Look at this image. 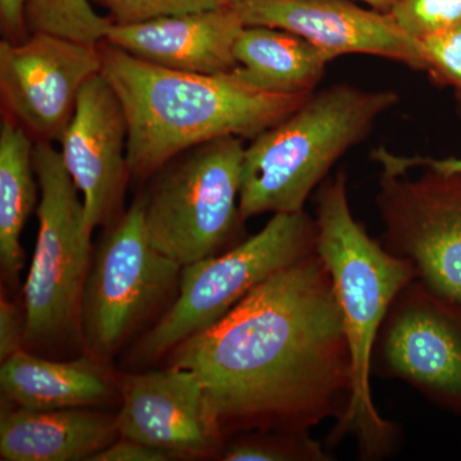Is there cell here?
<instances>
[{"label":"cell","mask_w":461,"mask_h":461,"mask_svg":"<svg viewBox=\"0 0 461 461\" xmlns=\"http://www.w3.org/2000/svg\"><path fill=\"white\" fill-rule=\"evenodd\" d=\"M169 354L172 366L198 375L223 444L257 430L309 432L338 420L350 399L348 336L317 251L273 273Z\"/></svg>","instance_id":"obj_1"},{"label":"cell","mask_w":461,"mask_h":461,"mask_svg":"<svg viewBox=\"0 0 461 461\" xmlns=\"http://www.w3.org/2000/svg\"><path fill=\"white\" fill-rule=\"evenodd\" d=\"M102 75L122 103L131 178L148 181L184 151L224 138L254 139L296 111L309 95L267 93L230 72L176 71L99 44Z\"/></svg>","instance_id":"obj_2"},{"label":"cell","mask_w":461,"mask_h":461,"mask_svg":"<svg viewBox=\"0 0 461 461\" xmlns=\"http://www.w3.org/2000/svg\"><path fill=\"white\" fill-rule=\"evenodd\" d=\"M317 253L332 280L350 350L353 384L346 411L330 433V445L353 437L363 460H381L395 450L399 430L373 402V353L388 309L414 267L393 256L355 220L344 171L318 187Z\"/></svg>","instance_id":"obj_3"},{"label":"cell","mask_w":461,"mask_h":461,"mask_svg":"<svg viewBox=\"0 0 461 461\" xmlns=\"http://www.w3.org/2000/svg\"><path fill=\"white\" fill-rule=\"evenodd\" d=\"M393 90L348 84L312 93L296 111L245 147L240 212L296 213L329 178L330 169L368 138L375 122L396 107Z\"/></svg>","instance_id":"obj_4"},{"label":"cell","mask_w":461,"mask_h":461,"mask_svg":"<svg viewBox=\"0 0 461 461\" xmlns=\"http://www.w3.org/2000/svg\"><path fill=\"white\" fill-rule=\"evenodd\" d=\"M33 168L41 200L38 239L23 287L25 348H84L81 313L91 264L84 200L53 142H35Z\"/></svg>","instance_id":"obj_5"},{"label":"cell","mask_w":461,"mask_h":461,"mask_svg":"<svg viewBox=\"0 0 461 461\" xmlns=\"http://www.w3.org/2000/svg\"><path fill=\"white\" fill-rule=\"evenodd\" d=\"M244 153V139L224 136L184 151L149 178L145 226L160 253L185 267L239 244Z\"/></svg>","instance_id":"obj_6"},{"label":"cell","mask_w":461,"mask_h":461,"mask_svg":"<svg viewBox=\"0 0 461 461\" xmlns=\"http://www.w3.org/2000/svg\"><path fill=\"white\" fill-rule=\"evenodd\" d=\"M317 251V224L305 211L273 214L259 232L230 250L182 267L176 299L142 336L133 362H156L222 320L238 303L285 267Z\"/></svg>","instance_id":"obj_7"},{"label":"cell","mask_w":461,"mask_h":461,"mask_svg":"<svg viewBox=\"0 0 461 461\" xmlns=\"http://www.w3.org/2000/svg\"><path fill=\"white\" fill-rule=\"evenodd\" d=\"M182 267L149 238L141 195L109 226L84 288L85 353L107 362L180 286Z\"/></svg>","instance_id":"obj_8"},{"label":"cell","mask_w":461,"mask_h":461,"mask_svg":"<svg viewBox=\"0 0 461 461\" xmlns=\"http://www.w3.org/2000/svg\"><path fill=\"white\" fill-rule=\"evenodd\" d=\"M420 168L417 177L382 169L375 196L382 244L411 262L430 293L461 304V173Z\"/></svg>","instance_id":"obj_9"},{"label":"cell","mask_w":461,"mask_h":461,"mask_svg":"<svg viewBox=\"0 0 461 461\" xmlns=\"http://www.w3.org/2000/svg\"><path fill=\"white\" fill-rule=\"evenodd\" d=\"M372 369L461 415V304L430 293L417 278L406 285L379 330Z\"/></svg>","instance_id":"obj_10"},{"label":"cell","mask_w":461,"mask_h":461,"mask_svg":"<svg viewBox=\"0 0 461 461\" xmlns=\"http://www.w3.org/2000/svg\"><path fill=\"white\" fill-rule=\"evenodd\" d=\"M102 72L99 45L47 32L0 42L3 117L35 140L59 141L74 115L78 94Z\"/></svg>","instance_id":"obj_11"},{"label":"cell","mask_w":461,"mask_h":461,"mask_svg":"<svg viewBox=\"0 0 461 461\" xmlns=\"http://www.w3.org/2000/svg\"><path fill=\"white\" fill-rule=\"evenodd\" d=\"M122 103L100 74L78 94L71 121L59 139L67 172L83 195L87 230L111 226L124 213V191L131 178L127 159Z\"/></svg>","instance_id":"obj_12"},{"label":"cell","mask_w":461,"mask_h":461,"mask_svg":"<svg viewBox=\"0 0 461 461\" xmlns=\"http://www.w3.org/2000/svg\"><path fill=\"white\" fill-rule=\"evenodd\" d=\"M245 26L286 30L313 44L330 62L342 56L381 57L426 72L420 42L390 14L354 0H238Z\"/></svg>","instance_id":"obj_13"},{"label":"cell","mask_w":461,"mask_h":461,"mask_svg":"<svg viewBox=\"0 0 461 461\" xmlns=\"http://www.w3.org/2000/svg\"><path fill=\"white\" fill-rule=\"evenodd\" d=\"M121 438L133 439L177 457L220 456L223 441L205 408L198 375L181 366L121 378Z\"/></svg>","instance_id":"obj_14"},{"label":"cell","mask_w":461,"mask_h":461,"mask_svg":"<svg viewBox=\"0 0 461 461\" xmlns=\"http://www.w3.org/2000/svg\"><path fill=\"white\" fill-rule=\"evenodd\" d=\"M244 27L235 5L131 25L113 23L105 42L165 68L223 75L238 67L233 47Z\"/></svg>","instance_id":"obj_15"},{"label":"cell","mask_w":461,"mask_h":461,"mask_svg":"<svg viewBox=\"0 0 461 461\" xmlns=\"http://www.w3.org/2000/svg\"><path fill=\"white\" fill-rule=\"evenodd\" d=\"M121 438L117 418L93 408L9 406L0 418L3 461H90Z\"/></svg>","instance_id":"obj_16"},{"label":"cell","mask_w":461,"mask_h":461,"mask_svg":"<svg viewBox=\"0 0 461 461\" xmlns=\"http://www.w3.org/2000/svg\"><path fill=\"white\" fill-rule=\"evenodd\" d=\"M120 382L104 362L89 354L59 362L23 348L0 366L5 402L36 411L105 405L121 397Z\"/></svg>","instance_id":"obj_17"},{"label":"cell","mask_w":461,"mask_h":461,"mask_svg":"<svg viewBox=\"0 0 461 461\" xmlns=\"http://www.w3.org/2000/svg\"><path fill=\"white\" fill-rule=\"evenodd\" d=\"M233 74L258 90L309 95L326 76L330 60L313 44L286 30L245 26L233 47Z\"/></svg>","instance_id":"obj_18"},{"label":"cell","mask_w":461,"mask_h":461,"mask_svg":"<svg viewBox=\"0 0 461 461\" xmlns=\"http://www.w3.org/2000/svg\"><path fill=\"white\" fill-rule=\"evenodd\" d=\"M35 140L16 122L3 117L0 126V266L14 284L23 268L21 233L38 204L33 168Z\"/></svg>","instance_id":"obj_19"},{"label":"cell","mask_w":461,"mask_h":461,"mask_svg":"<svg viewBox=\"0 0 461 461\" xmlns=\"http://www.w3.org/2000/svg\"><path fill=\"white\" fill-rule=\"evenodd\" d=\"M25 16L30 33L47 32L85 44L105 41L113 26L89 0H27Z\"/></svg>","instance_id":"obj_20"},{"label":"cell","mask_w":461,"mask_h":461,"mask_svg":"<svg viewBox=\"0 0 461 461\" xmlns=\"http://www.w3.org/2000/svg\"><path fill=\"white\" fill-rule=\"evenodd\" d=\"M223 461H330L327 453L309 432L257 430L227 439L221 453Z\"/></svg>","instance_id":"obj_21"},{"label":"cell","mask_w":461,"mask_h":461,"mask_svg":"<svg viewBox=\"0 0 461 461\" xmlns=\"http://www.w3.org/2000/svg\"><path fill=\"white\" fill-rule=\"evenodd\" d=\"M94 3L108 12L114 25H131L156 18L235 7L238 0H94Z\"/></svg>","instance_id":"obj_22"},{"label":"cell","mask_w":461,"mask_h":461,"mask_svg":"<svg viewBox=\"0 0 461 461\" xmlns=\"http://www.w3.org/2000/svg\"><path fill=\"white\" fill-rule=\"evenodd\" d=\"M390 14L406 35L420 41L461 25V0H400Z\"/></svg>","instance_id":"obj_23"},{"label":"cell","mask_w":461,"mask_h":461,"mask_svg":"<svg viewBox=\"0 0 461 461\" xmlns=\"http://www.w3.org/2000/svg\"><path fill=\"white\" fill-rule=\"evenodd\" d=\"M426 74L444 86L453 87L457 100H461V25L446 32L424 36L418 41Z\"/></svg>","instance_id":"obj_24"},{"label":"cell","mask_w":461,"mask_h":461,"mask_svg":"<svg viewBox=\"0 0 461 461\" xmlns=\"http://www.w3.org/2000/svg\"><path fill=\"white\" fill-rule=\"evenodd\" d=\"M25 311L2 295L0 300V362L25 348Z\"/></svg>","instance_id":"obj_25"},{"label":"cell","mask_w":461,"mask_h":461,"mask_svg":"<svg viewBox=\"0 0 461 461\" xmlns=\"http://www.w3.org/2000/svg\"><path fill=\"white\" fill-rule=\"evenodd\" d=\"M461 104V100H460ZM373 159L381 166V168L390 171L403 172L411 169L429 167L435 171L446 173H461V158L448 157L436 159L430 157H403L391 153L386 148H379L372 153Z\"/></svg>","instance_id":"obj_26"},{"label":"cell","mask_w":461,"mask_h":461,"mask_svg":"<svg viewBox=\"0 0 461 461\" xmlns=\"http://www.w3.org/2000/svg\"><path fill=\"white\" fill-rule=\"evenodd\" d=\"M173 455L129 438H118L114 444L100 451L90 461H167Z\"/></svg>","instance_id":"obj_27"},{"label":"cell","mask_w":461,"mask_h":461,"mask_svg":"<svg viewBox=\"0 0 461 461\" xmlns=\"http://www.w3.org/2000/svg\"><path fill=\"white\" fill-rule=\"evenodd\" d=\"M26 5L27 0H0V27L5 41L20 42L30 35Z\"/></svg>","instance_id":"obj_28"},{"label":"cell","mask_w":461,"mask_h":461,"mask_svg":"<svg viewBox=\"0 0 461 461\" xmlns=\"http://www.w3.org/2000/svg\"><path fill=\"white\" fill-rule=\"evenodd\" d=\"M354 2L366 3V5L375 9V11L382 12V14H390L400 0H354Z\"/></svg>","instance_id":"obj_29"}]
</instances>
